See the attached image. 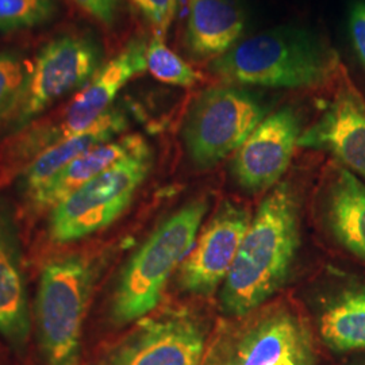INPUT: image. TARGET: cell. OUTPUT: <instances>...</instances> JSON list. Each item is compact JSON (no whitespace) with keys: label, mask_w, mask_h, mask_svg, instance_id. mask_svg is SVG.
Masks as SVG:
<instances>
[{"label":"cell","mask_w":365,"mask_h":365,"mask_svg":"<svg viewBox=\"0 0 365 365\" xmlns=\"http://www.w3.org/2000/svg\"><path fill=\"white\" fill-rule=\"evenodd\" d=\"M299 249V203L287 182L274 185L250 220L221 289L222 310L244 317L287 282Z\"/></svg>","instance_id":"6da1fadb"},{"label":"cell","mask_w":365,"mask_h":365,"mask_svg":"<svg viewBox=\"0 0 365 365\" xmlns=\"http://www.w3.org/2000/svg\"><path fill=\"white\" fill-rule=\"evenodd\" d=\"M337 69V54L324 41L292 26L255 34L210 64V71L227 84L289 90L324 86Z\"/></svg>","instance_id":"7a4b0ae2"},{"label":"cell","mask_w":365,"mask_h":365,"mask_svg":"<svg viewBox=\"0 0 365 365\" xmlns=\"http://www.w3.org/2000/svg\"><path fill=\"white\" fill-rule=\"evenodd\" d=\"M207 211L205 199L191 200L161 222L131 255L110 302V318L115 325L137 322L156 309L172 274L194 248Z\"/></svg>","instance_id":"3957f363"},{"label":"cell","mask_w":365,"mask_h":365,"mask_svg":"<svg viewBox=\"0 0 365 365\" xmlns=\"http://www.w3.org/2000/svg\"><path fill=\"white\" fill-rule=\"evenodd\" d=\"M101 262L88 255L49 261L39 277L34 321L45 365H80L81 336Z\"/></svg>","instance_id":"277c9868"},{"label":"cell","mask_w":365,"mask_h":365,"mask_svg":"<svg viewBox=\"0 0 365 365\" xmlns=\"http://www.w3.org/2000/svg\"><path fill=\"white\" fill-rule=\"evenodd\" d=\"M214 341L202 365H318L307 319L286 302L238 317Z\"/></svg>","instance_id":"5b68a950"},{"label":"cell","mask_w":365,"mask_h":365,"mask_svg":"<svg viewBox=\"0 0 365 365\" xmlns=\"http://www.w3.org/2000/svg\"><path fill=\"white\" fill-rule=\"evenodd\" d=\"M153 167V152L144 141L114 165L81 185L49 211L48 235L69 244L110 226L128 210Z\"/></svg>","instance_id":"8992f818"},{"label":"cell","mask_w":365,"mask_h":365,"mask_svg":"<svg viewBox=\"0 0 365 365\" xmlns=\"http://www.w3.org/2000/svg\"><path fill=\"white\" fill-rule=\"evenodd\" d=\"M101 66V46L90 36L66 34L49 41L29 68L1 129L11 134L25 130L54 102L81 90Z\"/></svg>","instance_id":"52a82bcc"},{"label":"cell","mask_w":365,"mask_h":365,"mask_svg":"<svg viewBox=\"0 0 365 365\" xmlns=\"http://www.w3.org/2000/svg\"><path fill=\"white\" fill-rule=\"evenodd\" d=\"M146 46L144 39H133L114 58L101 66L95 76L78 90L68 103L63 115L41 123L37 128L21 135L14 145L11 160L15 165L25 168L46 148L88 129L99 118L113 108V103L120 90L131 78L146 71Z\"/></svg>","instance_id":"ba28073f"},{"label":"cell","mask_w":365,"mask_h":365,"mask_svg":"<svg viewBox=\"0 0 365 365\" xmlns=\"http://www.w3.org/2000/svg\"><path fill=\"white\" fill-rule=\"evenodd\" d=\"M267 110L247 90L211 87L190 106L182 125V141L196 168L209 170L248 140Z\"/></svg>","instance_id":"9c48e42d"},{"label":"cell","mask_w":365,"mask_h":365,"mask_svg":"<svg viewBox=\"0 0 365 365\" xmlns=\"http://www.w3.org/2000/svg\"><path fill=\"white\" fill-rule=\"evenodd\" d=\"M207 330L203 318L187 309L146 315L98 365H202Z\"/></svg>","instance_id":"30bf717a"},{"label":"cell","mask_w":365,"mask_h":365,"mask_svg":"<svg viewBox=\"0 0 365 365\" xmlns=\"http://www.w3.org/2000/svg\"><path fill=\"white\" fill-rule=\"evenodd\" d=\"M248 210L225 202L178 271V284L192 295H210L223 284L250 223Z\"/></svg>","instance_id":"8fae6325"},{"label":"cell","mask_w":365,"mask_h":365,"mask_svg":"<svg viewBox=\"0 0 365 365\" xmlns=\"http://www.w3.org/2000/svg\"><path fill=\"white\" fill-rule=\"evenodd\" d=\"M299 118L292 108H280L264 118L233 158L235 182L249 192L274 187L286 173L300 135Z\"/></svg>","instance_id":"7c38bea8"},{"label":"cell","mask_w":365,"mask_h":365,"mask_svg":"<svg viewBox=\"0 0 365 365\" xmlns=\"http://www.w3.org/2000/svg\"><path fill=\"white\" fill-rule=\"evenodd\" d=\"M298 146L329 152L365 182V101L348 80L321 117L300 133Z\"/></svg>","instance_id":"4fadbf2b"},{"label":"cell","mask_w":365,"mask_h":365,"mask_svg":"<svg viewBox=\"0 0 365 365\" xmlns=\"http://www.w3.org/2000/svg\"><path fill=\"white\" fill-rule=\"evenodd\" d=\"M30 327L18 233L10 210L0 200V336L14 351L25 352Z\"/></svg>","instance_id":"5bb4252c"},{"label":"cell","mask_w":365,"mask_h":365,"mask_svg":"<svg viewBox=\"0 0 365 365\" xmlns=\"http://www.w3.org/2000/svg\"><path fill=\"white\" fill-rule=\"evenodd\" d=\"M322 218L339 247L365 264V182L339 164L327 176Z\"/></svg>","instance_id":"9a60e30c"},{"label":"cell","mask_w":365,"mask_h":365,"mask_svg":"<svg viewBox=\"0 0 365 365\" xmlns=\"http://www.w3.org/2000/svg\"><path fill=\"white\" fill-rule=\"evenodd\" d=\"M128 128V118L119 108H110L86 130L46 148L34 157L19 176V191L27 199L72 161L93 148L118 138Z\"/></svg>","instance_id":"2e32d148"},{"label":"cell","mask_w":365,"mask_h":365,"mask_svg":"<svg viewBox=\"0 0 365 365\" xmlns=\"http://www.w3.org/2000/svg\"><path fill=\"white\" fill-rule=\"evenodd\" d=\"M245 24L235 0H188L185 46L197 60H215L238 43Z\"/></svg>","instance_id":"e0dca14e"},{"label":"cell","mask_w":365,"mask_h":365,"mask_svg":"<svg viewBox=\"0 0 365 365\" xmlns=\"http://www.w3.org/2000/svg\"><path fill=\"white\" fill-rule=\"evenodd\" d=\"M318 333L336 353L365 351V280L348 279L321 300Z\"/></svg>","instance_id":"ac0fdd59"},{"label":"cell","mask_w":365,"mask_h":365,"mask_svg":"<svg viewBox=\"0 0 365 365\" xmlns=\"http://www.w3.org/2000/svg\"><path fill=\"white\" fill-rule=\"evenodd\" d=\"M144 141V138L138 134H129L93 148L66 165L64 170H60L37 192L29 196L26 199L29 207L36 212L51 211L66 196L71 195L81 185L114 165L122 157L129 155L131 150Z\"/></svg>","instance_id":"d6986e66"},{"label":"cell","mask_w":365,"mask_h":365,"mask_svg":"<svg viewBox=\"0 0 365 365\" xmlns=\"http://www.w3.org/2000/svg\"><path fill=\"white\" fill-rule=\"evenodd\" d=\"M146 69L158 81L184 88L192 87L202 80L197 71L156 36L146 46Z\"/></svg>","instance_id":"ffe728a7"},{"label":"cell","mask_w":365,"mask_h":365,"mask_svg":"<svg viewBox=\"0 0 365 365\" xmlns=\"http://www.w3.org/2000/svg\"><path fill=\"white\" fill-rule=\"evenodd\" d=\"M56 0H0V30H22L52 21Z\"/></svg>","instance_id":"44dd1931"},{"label":"cell","mask_w":365,"mask_h":365,"mask_svg":"<svg viewBox=\"0 0 365 365\" xmlns=\"http://www.w3.org/2000/svg\"><path fill=\"white\" fill-rule=\"evenodd\" d=\"M26 61L19 53L0 52V129L26 78Z\"/></svg>","instance_id":"7402d4cb"},{"label":"cell","mask_w":365,"mask_h":365,"mask_svg":"<svg viewBox=\"0 0 365 365\" xmlns=\"http://www.w3.org/2000/svg\"><path fill=\"white\" fill-rule=\"evenodd\" d=\"M153 27L156 37L164 39L178 11L179 0H131Z\"/></svg>","instance_id":"603a6c76"},{"label":"cell","mask_w":365,"mask_h":365,"mask_svg":"<svg viewBox=\"0 0 365 365\" xmlns=\"http://www.w3.org/2000/svg\"><path fill=\"white\" fill-rule=\"evenodd\" d=\"M84 13L105 26H113L117 21L119 0H72Z\"/></svg>","instance_id":"cb8c5ba5"},{"label":"cell","mask_w":365,"mask_h":365,"mask_svg":"<svg viewBox=\"0 0 365 365\" xmlns=\"http://www.w3.org/2000/svg\"><path fill=\"white\" fill-rule=\"evenodd\" d=\"M349 29L354 51L365 68V0L353 6L349 15Z\"/></svg>","instance_id":"d4e9b609"},{"label":"cell","mask_w":365,"mask_h":365,"mask_svg":"<svg viewBox=\"0 0 365 365\" xmlns=\"http://www.w3.org/2000/svg\"><path fill=\"white\" fill-rule=\"evenodd\" d=\"M353 365H365V360H361V361H359V363H354Z\"/></svg>","instance_id":"484cf974"}]
</instances>
